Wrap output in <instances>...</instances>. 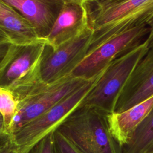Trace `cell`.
I'll list each match as a JSON object with an SVG mask.
<instances>
[{"mask_svg": "<svg viewBox=\"0 0 153 153\" xmlns=\"http://www.w3.org/2000/svg\"><path fill=\"white\" fill-rule=\"evenodd\" d=\"M0 30L13 44L42 39L27 20L4 0H0Z\"/></svg>", "mask_w": 153, "mask_h": 153, "instance_id": "obj_13", "label": "cell"}, {"mask_svg": "<svg viewBox=\"0 0 153 153\" xmlns=\"http://www.w3.org/2000/svg\"><path fill=\"white\" fill-rule=\"evenodd\" d=\"M105 69L96 76L89 79L81 87L42 115L13 133L11 135L13 143L27 152L44 137L56 131L62 123L81 106L82 102L96 84Z\"/></svg>", "mask_w": 153, "mask_h": 153, "instance_id": "obj_5", "label": "cell"}, {"mask_svg": "<svg viewBox=\"0 0 153 153\" xmlns=\"http://www.w3.org/2000/svg\"><path fill=\"white\" fill-rule=\"evenodd\" d=\"M4 1L25 17L42 39L49 34L63 3V0Z\"/></svg>", "mask_w": 153, "mask_h": 153, "instance_id": "obj_11", "label": "cell"}, {"mask_svg": "<svg viewBox=\"0 0 153 153\" xmlns=\"http://www.w3.org/2000/svg\"><path fill=\"white\" fill-rule=\"evenodd\" d=\"M153 142V108L139 126L122 153H143Z\"/></svg>", "mask_w": 153, "mask_h": 153, "instance_id": "obj_14", "label": "cell"}, {"mask_svg": "<svg viewBox=\"0 0 153 153\" xmlns=\"http://www.w3.org/2000/svg\"><path fill=\"white\" fill-rule=\"evenodd\" d=\"M143 153H153V142L148 146Z\"/></svg>", "mask_w": 153, "mask_h": 153, "instance_id": "obj_22", "label": "cell"}, {"mask_svg": "<svg viewBox=\"0 0 153 153\" xmlns=\"http://www.w3.org/2000/svg\"><path fill=\"white\" fill-rule=\"evenodd\" d=\"M56 153H83L58 130L54 132Z\"/></svg>", "mask_w": 153, "mask_h": 153, "instance_id": "obj_16", "label": "cell"}, {"mask_svg": "<svg viewBox=\"0 0 153 153\" xmlns=\"http://www.w3.org/2000/svg\"><path fill=\"white\" fill-rule=\"evenodd\" d=\"M149 28V33L145 39L146 42L148 44V48L153 47V19L148 25Z\"/></svg>", "mask_w": 153, "mask_h": 153, "instance_id": "obj_20", "label": "cell"}, {"mask_svg": "<svg viewBox=\"0 0 153 153\" xmlns=\"http://www.w3.org/2000/svg\"><path fill=\"white\" fill-rule=\"evenodd\" d=\"M50 48L45 39L12 43L0 63V87L10 91L19 101L44 84L41 68Z\"/></svg>", "mask_w": 153, "mask_h": 153, "instance_id": "obj_2", "label": "cell"}, {"mask_svg": "<svg viewBox=\"0 0 153 153\" xmlns=\"http://www.w3.org/2000/svg\"><path fill=\"white\" fill-rule=\"evenodd\" d=\"M18 106L19 101L16 99L10 91L4 90L0 92V114L3 118L7 133L8 130L17 112Z\"/></svg>", "mask_w": 153, "mask_h": 153, "instance_id": "obj_15", "label": "cell"}, {"mask_svg": "<svg viewBox=\"0 0 153 153\" xmlns=\"http://www.w3.org/2000/svg\"><path fill=\"white\" fill-rule=\"evenodd\" d=\"M54 132L37 142L26 153H56Z\"/></svg>", "mask_w": 153, "mask_h": 153, "instance_id": "obj_17", "label": "cell"}, {"mask_svg": "<svg viewBox=\"0 0 153 153\" xmlns=\"http://www.w3.org/2000/svg\"><path fill=\"white\" fill-rule=\"evenodd\" d=\"M106 116L96 108L80 106L57 130L83 153H122L111 134Z\"/></svg>", "mask_w": 153, "mask_h": 153, "instance_id": "obj_3", "label": "cell"}, {"mask_svg": "<svg viewBox=\"0 0 153 153\" xmlns=\"http://www.w3.org/2000/svg\"><path fill=\"white\" fill-rule=\"evenodd\" d=\"M92 36L93 30L88 27L54 50L51 47L41 65L42 82L50 84L71 75L87 55Z\"/></svg>", "mask_w": 153, "mask_h": 153, "instance_id": "obj_8", "label": "cell"}, {"mask_svg": "<svg viewBox=\"0 0 153 153\" xmlns=\"http://www.w3.org/2000/svg\"><path fill=\"white\" fill-rule=\"evenodd\" d=\"M88 79L68 75L50 84H42L19 100L17 112L8 130L13 133L37 118Z\"/></svg>", "mask_w": 153, "mask_h": 153, "instance_id": "obj_6", "label": "cell"}, {"mask_svg": "<svg viewBox=\"0 0 153 153\" xmlns=\"http://www.w3.org/2000/svg\"><path fill=\"white\" fill-rule=\"evenodd\" d=\"M149 33L148 25H142L109 39L87 53L71 75L84 79L96 76L114 60L143 43Z\"/></svg>", "mask_w": 153, "mask_h": 153, "instance_id": "obj_7", "label": "cell"}, {"mask_svg": "<svg viewBox=\"0 0 153 153\" xmlns=\"http://www.w3.org/2000/svg\"><path fill=\"white\" fill-rule=\"evenodd\" d=\"M0 37H3V38H7V39H8L7 37V36L5 35V34L2 32V31H1V30H0ZM10 40V39H9Z\"/></svg>", "mask_w": 153, "mask_h": 153, "instance_id": "obj_23", "label": "cell"}, {"mask_svg": "<svg viewBox=\"0 0 153 153\" xmlns=\"http://www.w3.org/2000/svg\"><path fill=\"white\" fill-rule=\"evenodd\" d=\"M0 130L1 131H2V132L7 133L6 132V130H5V127L4 122V120H3V118H2V117L1 114H0Z\"/></svg>", "mask_w": 153, "mask_h": 153, "instance_id": "obj_21", "label": "cell"}, {"mask_svg": "<svg viewBox=\"0 0 153 153\" xmlns=\"http://www.w3.org/2000/svg\"><path fill=\"white\" fill-rule=\"evenodd\" d=\"M153 108V96L121 112L107 115L109 129L123 149L131 140L134 132Z\"/></svg>", "mask_w": 153, "mask_h": 153, "instance_id": "obj_12", "label": "cell"}, {"mask_svg": "<svg viewBox=\"0 0 153 153\" xmlns=\"http://www.w3.org/2000/svg\"><path fill=\"white\" fill-rule=\"evenodd\" d=\"M4 90H4V88H2L0 87V92H2V91H4Z\"/></svg>", "mask_w": 153, "mask_h": 153, "instance_id": "obj_24", "label": "cell"}, {"mask_svg": "<svg viewBox=\"0 0 153 153\" xmlns=\"http://www.w3.org/2000/svg\"><path fill=\"white\" fill-rule=\"evenodd\" d=\"M153 96V47L139 61L118 97L115 112L124 111Z\"/></svg>", "mask_w": 153, "mask_h": 153, "instance_id": "obj_9", "label": "cell"}, {"mask_svg": "<svg viewBox=\"0 0 153 153\" xmlns=\"http://www.w3.org/2000/svg\"><path fill=\"white\" fill-rule=\"evenodd\" d=\"M12 142L11 136L0 130V151Z\"/></svg>", "mask_w": 153, "mask_h": 153, "instance_id": "obj_19", "label": "cell"}, {"mask_svg": "<svg viewBox=\"0 0 153 153\" xmlns=\"http://www.w3.org/2000/svg\"><path fill=\"white\" fill-rule=\"evenodd\" d=\"M88 27L85 0H63L60 13L45 39L54 50Z\"/></svg>", "mask_w": 153, "mask_h": 153, "instance_id": "obj_10", "label": "cell"}, {"mask_svg": "<svg viewBox=\"0 0 153 153\" xmlns=\"http://www.w3.org/2000/svg\"><path fill=\"white\" fill-rule=\"evenodd\" d=\"M27 151L23 148L14 145L13 142L0 151V153H26Z\"/></svg>", "mask_w": 153, "mask_h": 153, "instance_id": "obj_18", "label": "cell"}, {"mask_svg": "<svg viewBox=\"0 0 153 153\" xmlns=\"http://www.w3.org/2000/svg\"><path fill=\"white\" fill-rule=\"evenodd\" d=\"M148 50L145 41L110 63L81 106L96 108L107 115L114 112L121 90Z\"/></svg>", "mask_w": 153, "mask_h": 153, "instance_id": "obj_4", "label": "cell"}, {"mask_svg": "<svg viewBox=\"0 0 153 153\" xmlns=\"http://www.w3.org/2000/svg\"><path fill=\"white\" fill-rule=\"evenodd\" d=\"M93 36L87 53L112 38L153 19V0H85Z\"/></svg>", "mask_w": 153, "mask_h": 153, "instance_id": "obj_1", "label": "cell"}]
</instances>
